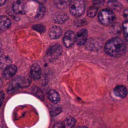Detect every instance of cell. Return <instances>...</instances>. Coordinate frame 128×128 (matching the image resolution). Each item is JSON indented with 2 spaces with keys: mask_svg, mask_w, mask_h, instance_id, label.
I'll return each instance as SVG.
<instances>
[{
  "mask_svg": "<svg viewBox=\"0 0 128 128\" xmlns=\"http://www.w3.org/2000/svg\"><path fill=\"white\" fill-rule=\"evenodd\" d=\"M11 25L10 20L6 16H0V29L6 30L10 28Z\"/></svg>",
  "mask_w": 128,
  "mask_h": 128,
  "instance_id": "cell-16",
  "label": "cell"
},
{
  "mask_svg": "<svg viewBox=\"0 0 128 128\" xmlns=\"http://www.w3.org/2000/svg\"><path fill=\"white\" fill-rule=\"evenodd\" d=\"M98 8L96 6H92L90 7V8H88V10L87 11L88 16L90 18L94 17L96 15V14L98 12Z\"/></svg>",
  "mask_w": 128,
  "mask_h": 128,
  "instance_id": "cell-22",
  "label": "cell"
},
{
  "mask_svg": "<svg viewBox=\"0 0 128 128\" xmlns=\"http://www.w3.org/2000/svg\"><path fill=\"white\" fill-rule=\"evenodd\" d=\"M86 20L84 19L83 20V19L82 18H78V19H76L74 21V24L76 26H82L85 24H86Z\"/></svg>",
  "mask_w": 128,
  "mask_h": 128,
  "instance_id": "cell-25",
  "label": "cell"
},
{
  "mask_svg": "<svg viewBox=\"0 0 128 128\" xmlns=\"http://www.w3.org/2000/svg\"><path fill=\"white\" fill-rule=\"evenodd\" d=\"M30 83V80L28 78L18 77L12 81L10 86L8 90V92H11L15 90L18 88H26L28 86Z\"/></svg>",
  "mask_w": 128,
  "mask_h": 128,
  "instance_id": "cell-5",
  "label": "cell"
},
{
  "mask_svg": "<svg viewBox=\"0 0 128 128\" xmlns=\"http://www.w3.org/2000/svg\"><path fill=\"white\" fill-rule=\"evenodd\" d=\"M123 15L126 20H128V8L124 10L123 12Z\"/></svg>",
  "mask_w": 128,
  "mask_h": 128,
  "instance_id": "cell-27",
  "label": "cell"
},
{
  "mask_svg": "<svg viewBox=\"0 0 128 128\" xmlns=\"http://www.w3.org/2000/svg\"><path fill=\"white\" fill-rule=\"evenodd\" d=\"M114 94L118 98H125L128 94V90L126 86L122 85H118L114 89Z\"/></svg>",
  "mask_w": 128,
  "mask_h": 128,
  "instance_id": "cell-13",
  "label": "cell"
},
{
  "mask_svg": "<svg viewBox=\"0 0 128 128\" xmlns=\"http://www.w3.org/2000/svg\"><path fill=\"white\" fill-rule=\"evenodd\" d=\"M3 54H4L3 50H2V49L0 47V56H2Z\"/></svg>",
  "mask_w": 128,
  "mask_h": 128,
  "instance_id": "cell-29",
  "label": "cell"
},
{
  "mask_svg": "<svg viewBox=\"0 0 128 128\" xmlns=\"http://www.w3.org/2000/svg\"><path fill=\"white\" fill-rule=\"evenodd\" d=\"M85 44L86 48L92 51L99 50L102 46L101 42L94 38H90L86 40Z\"/></svg>",
  "mask_w": 128,
  "mask_h": 128,
  "instance_id": "cell-6",
  "label": "cell"
},
{
  "mask_svg": "<svg viewBox=\"0 0 128 128\" xmlns=\"http://www.w3.org/2000/svg\"><path fill=\"white\" fill-rule=\"evenodd\" d=\"M32 29L38 32H44L46 31V28L44 25L42 24H36L32 26Z\"/></svg>",
  "mask_w": 128,
  "mask_h": 128,
  "instance_id": "cell-23",
  "label": "cell"
},
{
  "mask_svg": "<svg viewBox=\"0 0 128 128\" xmlns=\"http://www.w3.org/2000/svg\"><path fill=\"white\" fill-rule=\"evenodd\" d=\"M122 30L124 38L126 41L128 43V20H124L122 24Z\"/></svg>",
  "mask_w": 128,
  "mask_h": 128,
  "instance_id": "cell-21",
  "label": "cell"
},
{
  "mask_svg": "<svg viewBox=\"0 0 128 128\" xmlns=\"http://www.w3.org/2000/svg\"><path fill=\"white\" fill-rule=\"evenodd\" d=\"M4 98V94L3 91L0 90V107L2 106Z\"/></svg>",
  "mask_w": 128,
  "mask_h": 128,
  "instance_id": "cell-26",
  "label": "cell"
},
{
  "mask_svg": "<svg viewBox=\"0 0 128 128\" xmlns=\"http://www.w3.org/2000/svg\"><path fill=\"white\" fill-rule=\"evenodd\" d=\"M16 71V66L14 64H10L4 68L3 72V74L6 78H10L14 76Z\"/></svg>",
  "mask_w": 128,
  "mask_h": 128,
  "instance_id": "cell-15",
  "label": "cell"
},
{
  "mask_svg": "<svg viewBox=\"0 0 128 128\" xmlns=\"http://www.w3.org/2000/svg\"><path fill=\"white\" fill-rule=\"evenodd\" d=\"M33 93L42 100H44V96L41 90L38 88H35L33 90Z\"/></svg>",
  "mask_w": 128,
  "mask_h": 128,
  "instance_id": "cell-24",
  "label": "cell"
},
{
  "mask_svg": "<svg viewBox=\"0 0 128 128\" xmlns=\"http://www.w3.org/2000/svg\"><path fill=\"white\" fill-rule=\"evenodd\" d=\"M75 120L72 117H68L61 122L56 124L53 128H72L75 124Z\"/></svg>",
  "mask_w": 128,
  "mask_h": 128,
  "instance_id": "cell-8",
  "label": "cell"
},
{
  "mask_svg": "<svg viewBox=\"0 0 128 128\" xmlns=\"http://www.w3.org/2000/svg\"><path fill=\"white\" fill-rule=\"evenodd\" d=\"M13 10L18 14H24L26 12V4L23 1H15L12 4Z\"/></svg>",
  "mask_w": 128,
  "mask_h": 128,
  "instance_id": "cell-10",
  "label": "cell"
},
{
  "mask_svg": "<svg viewBox=\"0 0 128 128\" xmlns=\"http://www.w3.org/2000/svg\"><path fill=\"white\" fill-rule=\"evenodd\" d=\"M30 72L34 80H37L40 78L42 74V70L38 64H33L30 67Z\"/></svg>",
  "mask_w": 128,
  "mask_h": 128,
  "instance_id": "cell-12",
  "label": "cell"
},
{
  "mask_svg": "<svg viewBox=\"0 0 128 128\" xmlns=\"http://www.w3.org/2000/svg\"><path fill=\"white\" fill-rule=\"evenodd\" d=\"M68 18V16L64 13H57L54 17V20L58 24H62L65 22Z\"/></svg>",
  "mask_w": 128,
  "mask_h": 128,
  "instance_id": "cell-17",
  "label": "cell"
},
{
  "mask_svg": "<svg viewBox=\"0 0 128 128\" xmlns=\"http://www.w3.org/2000/svg\"><path fill=\"white\" fill-rule=\"evenodd\" d=\"M88 36L87 30L85 28L80 30L74 36V42L78 46L84 44L86 41Z\"/></svg>",
  "mask_w": 128,
  "mask_h": 128,
  "instance_id": "cell-7",
  "label": "cell"
},
{
  "mask_svg": "<svg viewBox=\"0 0 128 128\" xmlns=\"http://www.w3.org/2000/svg\"><path fill=\"white\" fill-rule=\"evenodd\" d=\"M74 32L72 30H68L65 33L63 38V42L66 48H70L73 45L74 42Z\"/></svg>",
  "mask_w": 128,
  "mask_h": 128,
  "instance_id": "cell-9",
  "label": "cell"
},
{
  "mask_svg": "<svg viewBox=\"0 0 128 128\" xmlns=\"http://www.w3.org/2000/svg\"><path fill=\"white\" fill-rule=\"evenodd\" d=\"M69 8L71 14L78 17L83 14L85 11L86 2L82 0H72L70 1Z\"/></svg>",
  "mask_w": 128,
  "mask_h": 128,
  "instance_id": "cell-2",
  "label": "cell"
},
{
  "mask_svg": "<svg viewBox=\"0 0 128 128\" xmlns=\"http://www.w3.org/2000/svg\"><path fill=\"white\" fill-rule=\"evenodd\" d=\"M62 30L60 27L57 26H53L49 30L48 35L52 39H57L62 36Z\"/></svg>",
  "mask_w": 128,
  "mask_h": 128,
  "instance_id": "cell-11",
  "label": "cell"
},
{
  "mask_svg": "<svg viewBox=\"0 0 128 128\" xmlns=\"http://www.w3.org/2000/svg\"></svg>",
  "mask_w": 128,
  "mask_h": 128,
  "instance_id": "cell-32",
  "label": "cell"
},
{
  "mask_svg": "<svg viewBox=\"0 0 128 128\" xmlns=\"http://www.w3.org/2000/svg\"><path fill=\"white\" fill-rule=\"evenodd\" d=\"M76 128H86V126H78Z\"/></svg>",
  "mask_w": 128,
  "mask_h": 128,
  "instance_id": "cell-30",
  "label": "cell"
},
{
  "mask_svg": "<svg viewBox=\"0 0 128 128\" xmlns=\"http://www.w3.org/2000/svg\"></svg>",
  "mask_w": 128,
  "mask_h": 128,
  "instance_id": "cell-33",
  "label": "cell"
},
{
  "mask_svg": "<svg viewBox=\"0 0 128 128\" xmlns=\"http://www.w3.org/2000/svg\"><path fill=\"white\" fill-rule=\"evenodd\" d=\"M6 0H0V6H2V5H4L6 2Z\"/></svg>",
  "mask_w": 128,
  "mask_h": 128,
  "instance_id": "cell-28",
  "label": "cell"
},
{
  "mask_svg": "<svg viewBox=\"0 0 128 128\" xmlns=\"http://www.w3.org/2000/svg\"><path fill=\"white\" fill-rule=\"evenodd\" d=\"M98 18L102 24L109 26L114 23L116 19V16L112 11L109 9L104 8L99 12Z\"/></svg>",
  "mask_w": 128,
  "mask_h": 128,
  "instance_id": "cell-3",
  "label": "cell"
},
{
  "mask_svg": "<svg viewBox=\"0 0 128 128\" xmlns=\"http://www.w3.org/2000/svg\"></svg>",
  "mask_w": 128,
  "mask_h": 128,
  "instance_id": "cell-31",
  "label": "cell"
},
{
  "mask_svg": "<svg viewBox=\"0 0 128 128\" xmlns=\"http://www.w3.org/2000/svg\"><path fill=\"white\" fill-rule=\"evenodd\" d=\"M108 7L111 8L116 10H120L122 6L121 4L118 1H109L108 2Z\"/></svg>",
  "mask_w": 128,
  "mask_h": 128,
  "instance_id": "cell-20",
  "label": "cell"
},
{
  "mask_svg": "<svg viewBox=\"0 0 128 128\" xmlns=\"http://www.w3.org/2000/svg\"><path fill=\"white\" fill-rule=\"evenodd\" d=\"M126 48L124 42L121 38L116 37L109 40L106 43L104 50L108 55L118 58L124 54Z\"/></svg>",
  "mask_w": 128,
  "mask_h": 128,
  "instance_id": "cell-1",
  "label": "cell"
},
{
  "mask_svg": "<svg viewBox=\"0 0 128 128\" xmlns=\"http://www.w3.org/2000/svg\"><path fill=\"white\" fill-rule=\"evenodd\" d=\"M62 46L58 44H55L48 50L44 58L48 62H52L58 58L62 54Z\"/></svg>",
  "mask_w": 128,
  "mask_h": 128,
  "instance_id": "cell-4",
  "label": "cell"
},
{
  "mask_svg": "<svg viewBox=\"0 0 128 128\" xmlns=\"http://www.w3.org/2000/svg\"><path fill=\"white\" fill-rule=\"evenodd\" d=\"M46 12V8L42 4H40L35 18L36 19H40L44 17Z\"/></svg>",
  "mask_w": 128,
  "mask_h": 128,
  "instance_id": "cell-18",
  "label": "cell"
},
{
  "mask_svg": "<svg viewBox=\"0 0 128 128\" xmlns=\"http://www.w3.org/2000/svg\"><path fill=\"white\" fill-rule=\"evenodd\" d=\"M70 1L69 0H54V3L55 6L59 8H66Z\"/></svg>",
  "mask_w": 128,
  "mask_h": 128,
  "instance_id": "cell-19",
  "label": "cell"
},
{
  "mask_svg": "<svg viewBox=\"0 0 128 128\" xmlns=\"http://www.w3.org/2000/svg\"><path fill=\"white\" fill-rule=\"evenodd\" d=\"M46 96L48 99L54 104H57L60 102V94L55 90H49L46 94Z\"/></svg>",
  "mask_w": 128,
  "mask_h": 128,
  "instance_id": "cell-14",
  "label": "cell"
}]
</instances>
